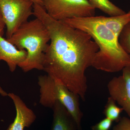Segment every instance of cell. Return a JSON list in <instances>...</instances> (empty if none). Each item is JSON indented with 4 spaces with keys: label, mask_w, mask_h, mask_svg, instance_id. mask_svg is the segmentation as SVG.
I'll return each instance as SVG.
<instances>
[{
    "label": "cell",
    "mask_w": 130,
    "mask_h": 130,
    "mask_svg": "<svg viewBox=\"0 0 130 130\" xmlns=\"http://www.w3.org/2000/svg\"><path fill=\"white\" fill-rule=\"evenodd\" d=\"M33 11L50 36V44L44 54L43 71L84 101L88 88L85 72L92 66L99 50L97 44L88 33L51 18L41 5L34 4Z\"/></svg>",
    "instance_id": "obj_1"
},
{
    "label": "cell",
    "mask_w": 130,
    "mask_h": 130,
    "mask_svg": "<svg viewBox=\"0 0 130 130\" xmlns=\"http://www.w3.org/2000/svg\"><path fill=\"white\" fill-rule=\"evenodd\" d=\"M8 96L12 101L15 106L16 115L14 121L6 130H24L34 123L36 116L32 109L29 108L18 95L9 93Z\"/></svg>",
    "instance_id": "obj_7"
},
{
    "label": "cell",
    "mask_w": 130,
    "mask_h": 130,
    "mask_svg": "<svg viewBox=\"0 0 130 130\" xmlns=\"http://www.w3.org/2000/svg\"><path fill=\"white\" fill-rule=\"evenodd\" d=\"M52 109L53 116L51 130H78L74 119L59 102L56 101Z\"/></svg>",
    "instance_id": "obj_9"
},
{
    "label": "cell",
    "mask_w": 130,
    "mask_h": 130,
    "mask_svg": "<svg viewBox=\"0 0 130 130\" xmlns=\"http://www.w3.org/2000/svg\"><path fill=\"white\" fill-rule=\"evenodd\" d=\"M7 40L20 50H26V59L19 66L24 72L35 69L43 70L44 54L50 38L41 20L36 18L27 21Z\"/></svg>",
    "instance_id": "obj_3"
},
{
    "label": "cell",
    "mask_w": 130,
    "mask_h": 130,
    "mask_svg": "<svg viewBox=\"0 0 130 130\" xmlns=\"http://www.w3.org/2000/svg\"><path fill=\"white\" fill-rule=\"evenodd\" d=\"M122 75L109 81L107 88L110 96L130 118V66L123 68Z\"/></svg>",
    "instance_id": "obj_6"
},
{
    "label": "cell",
    "mask_w": 130,
    "mask_h": 130,
    "mask_svg": "<svg viewBox=\"0 0 130 130\" xmlns=\"http://www.w3.org/2000/svg\"><path fill=\"white\" fill-rule=\"evenodd\" d=\"M43 7L51 18L59 21L95 14V8L88 0H43Z\"/></svg>",
    "instance_id": "obj_4"
},
{
    "label": "cell",
    "mask_w": 130,
    "mask_h": 130,
    "mask_svg": "<svg viewBox=\"0 0 130 130\" xmlns=\"http://www.w3.org/2000/svg\"><path fill=\"white\" fill-rule=\"evenodd\" d=\"M34 4L31 0H0V9L7 27V39L33 15Z\"/></svg>",
    "instance_id": "obj_5"
},
{
    "label": "cell",
    "mask_w": 130,
    "mask_h": 130,
    "mask_svg": "<svg viewBox=\"0 0 130 130\" xmlns=\"http://www.w3.org/2000/svg\"><path fill=\"white\" fill-rule=\"evenodd\" d=\"M0 32V61L7 63L11 72L25 60L27 56L26 50H20L13 44L2 37Z\"/></svg>",
    "instance_id": "obj_8"
},
{
    "label": "cell",
    "mask_w": 130,
    "mask_h": 130,
    "mask_svg": "<svg viewBox=\"0 0 130 130\" xmlns=\"http://www.w3.org/2000/svg\"><path fill=\"white\" fill-rule=\"evenodd\" d=\"M123 111V108L118 106L115 101L110 96L108 99L106 105L105 106L103 111V113L106 118L111 120L113 122L114 121L118 122L120 119V113Z\"/></svg>",
    "instance_id": "obj_11"
},
{
    "label": "cell",
    "mask_w": 130,
    "mask_h": 130,
    "mask_svg": "<svg viewBox=\"0 0 130 130\" xmlns=\"http://www.w3.org/2000/svg\"><path fill=\"white\" fill-rule=\"evenodd\" d=\"M5 24L3 20V18L0 9V32L3 34V30L5 26Z\"/></svg>",
    "instance_id": "obj_15"
},
{
    "label": "cell",
    "mask_w": 130,
    "mask_h": 130,
    "mask_svg": "<svg viewBox=\"0 0 130 130\" xmlns=\"http://www.w3.org/2000/svg\"><path fill=\"white\" fill-rule=\"evenodd\" d=\"M113 121L106 118L99 123L92 126V130H109L111 126Z\"/></svg>",
    "instance_id": "obj_13"
},
{
    "label": "cell",
    "mask_w": 130,
    "mask_h": 130,
    "mask_svg": "<svg viewBox=\"0 0 130 130\" xmlns=\"http://www.w3.org/2000/svg\"><path fill=\"white\" fill-rule=\"evenodd\" d=\"M34 4H37L43 6V0H31Z\"/></svg>",
    "instance_id": "obj_17"
},
{
    "label": "cell",
    "mask_w": 130,
    "mask_h": 130,
    "mask_svg": "<svg viewBox=\"0 0 130 130\" xmlns=\"http://www.w3.org/2000/svg\"><path fill=\"white\" fill-rule=\"evenodd\" d=\"M0 95L3 96H6L8 95V94L2 88L0 84Z\"/></svg>",
    "instance_id": "obj_16"
},
{
    "label": "cell",
    "mask_w": 130,
    "mask_h": 130,
    "mask_svg": "<svg viewBox=\"0 0 130 130\" xmlns=\"http://www.w3.org/2000/svg\"><path fill=\"white\" fill-rule=\"evenodd\" d=\"M119 42L123 49L130 57V21L122 30L119 37Z\"/></svg>",
    "instance_id": "obj_12"
},
{
    "label": "cell",
    "mask_w": 130,
    "mask_h": 130,
    "mask_svg": "<svg viewBox=\"0 0 130 130\" xmlns=\"http://www.w3.org/2000/svg\"><path fill=\"white\" fill-rule=\"evenodd\" d=\"M95 8L100 10L109 16H117L123 15L126 12L118 7L109 0H88Z\"/></svg>",
    "instance_id": "obj_10"
},
{
    "label": "cell",
    "mask_w": 130,
    "mask_h": 130,
    "mask_svg": "<svg viewBox=\"0 0 130 130\" xmlns=\"http://www.w3.org/2000/svg\"><path fill=\"white\" fill-rule=\"evenodd\" d=\"M112 130H130V119L126 117L121 118Z\"/></svg>",
    "instance_id": "obj_14"
},
{
    "label": "cell",
    "mask_w": 130,
    "mask_h": 130,
    "mask_svg": "<svg viewBox=\"0 0 130 130\" xmlns=\"http://www.w3.org/2000/svg\"><path fill=\"white\" fill-rule=\"evenodd\" d=\"M62 21L90 35L99 47L92 67L106 72L115 73L130 66V57L121 46L118 36L107 27L100 16L74 18Z\"/></svg>",
    "instance_id": "obj_2"
}]
</instances>
